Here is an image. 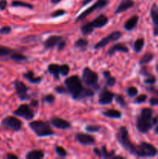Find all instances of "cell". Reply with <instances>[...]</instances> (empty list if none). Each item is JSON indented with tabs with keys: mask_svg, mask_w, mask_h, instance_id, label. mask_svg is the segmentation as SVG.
Returning a JSON list of instances; mask_svg holds the SVG:
<instances>
[{
	"mask_svg": "<svg viewBox=\"0 0 158 159\" xmlns=\"http://www.w3.org/2000/svg\"><path fill=\"white\" fill-rule=\"evenodd\" d=\"M156 71H158V65L156 66Z\"/></svg>",
	"mask_w": 158,
	"mask_h": 159,
	"instance_id": "55",
	"label": "cell"
},
{
	"mask_svg": "<svg viewBox=\"0 0 158 159\" xmlns=\"http://www.w3.org/2000/svg\"><path fill=\"white\" fill-rule=\"evenodd\" d=\"M60 1H61V0H51L52 3H54V4H57V3L60 2Z\"/></svg>",
	"mask_w": 158,
	"mask_h": 159,
	"instance_id": "53",
	"label": "cell"
},
{
	"mask_svg": "<svg viewBox=\"0 0 158 159\" xmlns=\"http://www.w3.org/2000/svg\"><path fill=\"white\" fill-rule=\"evenodd\" d=\"M102 115L106 117L110 118H116V119H119L122 116V113L121 112L118 111L116 110H108L106 111H104L102 113Z\"/></svg>",
	"mask_w": 158,
	"mask_h": 159,
	"instance_id": "24",
	"label": "cell"
},
{
	"mask_svg": "<svg viewBox=\"0 0 158 159\" xmlns=\"http://www.w3.org/2000/svg\"><path fill=\"white\" fill-rule=\"evenodd\" d=\"M85 130L88 132H90V133H94V132L99 131L100 127L94 125H88L87 126V127H85Z\"/></svg>",
	"mask_w": 158,
	"mask_h": 159,
	"instance_id": "39",
	"label": "cell"
},
{
	"mask_svg": "<svg viewBox=\"0 0 158 159\" xmlns=\"http://www.w3.org/2000/svg\"><path fill=\"white\" fill-rule=\"evenodd\" d=\"M14 51H15L14 50L7 48V47L0 46V57H5V56L10 55Z\"/></svg>",
	"mask_w": 158,
	"mask_h": 159,
	"instance_id": "33",
	"label": "cell"
},
{
	"mask_svg": "<svg viewBox=\"0 0 158 159\" xmlns=\"http://www.w3.org/2000/svg\"><path fill=\"white\" fill-rule=\"evenodd\" d=\"M10 58L12 60L15 61H23L26 60V56H24L22 54H20V53L15 52V51L10 54Z\"/></svg>",
	"mask_w": 158,
	"mask_h": 159,
	"instance_id": "30",
	"label": "cell"
},
{
	"mask_svg": "<svg viewBox=\"0 0 158 159\" xmlns=\"http://www.w3.org/2000/svg\"><path fill=\"white\" fill-rule=\"evenodd\" d=\"M55 152L57 155H59L61 158H64L67 156V152L65 151V149L64 148H62L61 146H57L55 148Z\"/></svg>",
	"mask_w": 158,
	"mask_h": 159,
	"instance_id": "35",
	"label": "cell"
},
{
	"mask_svg": "<svg viewBox=\"0 0 158 159\" xmlns=\"http://www.w3.org/2000/svg\"><path fill=\"white\" fill-rule=\"evenodd\" d=\"M55 92L59 94H64V93H66L68 92V89L63 86H57L55 88Z\"/></svg>",
	"mask_w": 158,
	"mask_h": 159,
	"instance_id": "44",
	"label": "cell"
},
{
	"mask_svg": "<svg viewBox=\"0 0 158 159\" xmlns=\"http://www.w3.org/2000/svg\"><path fill=\"white\" fill-rule=\"evenodd\" d=\"M65 13H66V12H65L64 9H57L56 12H53V13L51 14V16H52V17H58L64 15Z\"/></svg>",
	"mask_w": 158,
	"mask_h": 159,
	"instance_id": "43",
	"label": "cell"
},
{
	"mask_svg": "<svg viewBox=\"0 0 158 159\" xmlns=\"http://www.w3.org/2000/svg\"><path fill=\"white\" fill-rule=\"evenodd\" d=\"M147 90H148L150 93H153V94H155L156 96H157L158 97V89H156L153 88V87H150V88H147Z\"/></svg>",
	"mask_w": 158,
	"mask_h": 159,
	"instance_id": "47",
	"label": "cell"
},
{
	"mask_svg": "<svg viewBox=\"0 0 158 159\" xmlns=\"http://www.w3.org/2000/svg\"><path fill=\"white\" fill-rule=\"evenodd\" d=\"M1 126L6 130H12V131H19L22 128L21 120L13 116H8L2 120Z\"/></svg>",
	"mask_w": 158,
	"mask_h": 159,
	"instance_id": "6",
	"label": "cell"
},
{
	"mask_svg": "<svg viewBox=\"0 0 158 159\" xmlns=\"http://www.w3.org/2000/svg\"><path fill=\"white\" fill-rule=\"evenodd\" d=\"M44 157V153L43 151L34 150L28 152L26 155V158L27 159H41Z\"/></svg>",
	"mask_w": 158,
	"mask_h": 159,
	"instance_id": "22",
	"label": "cell"
},
{
	"mask_svg": "<svg viewBox=\"0 0 158 159\" xmlns=\"http://www.w3.org/2000/svg\"><path fill=\"white\" fill-rule=\"evenodd\" d=\"M15 93L20 100H26L28 99V88L23 82L20 80H15L14 82Z\"/></svg>",
	"mask_w": 158,
	"mask_h": 159,
	"instance_id": "11",
	"label": "cell"
},
{
	"mask_svg": "<svg viewBox=\"0 0 158 159\" xmlns=\"http://www.w3.org/2000/svg\"><path fill=\"white\" fill-rule=\"evenodd\" d=\"M115 97V94L108 91L106 89H104L99 94V102L101 105H108L112 102Z\"/></svg>",
	"mask_w": 158,
	"mask_h": 159,
	"instance_id": "12",
	"label": "cell"
},
{
	"mask_svg": "<svg viewBox=\"0 0 158 159\" xmlns=\"http://www.w3.org/2000/svg\"><path fill=\"white\" fill-rule=\"evenodd\" d=\"M29 127L38 137H48L54 134V130L51 129L49 123L45 121L37 120L29 123Z\"/></svg>",
	"mask_w": 158,
	"mask_h": 159,
	"instance_id": "3",
	"label": "cell"
},
{
	"mask_svg": "<svg viewBox=\"0 0 158 159\" xmlns=\"http://www.w3.org/2000/svg\"><path fill=\"white\" fill-rule=\"evenodd\" d=\"M154 126L153 122V110L150 108H143L136 120V128L143 134L148 133Z\"/></svg>",
	"mask_w": 158,
	"mask_h": 159,
	"instance_id": "2",
	"label": "cell"
},
{
	"mask_svg": "<svg viewBox=\"0 0 158 159\" xmlns=\"http://www.w3.org/2000/svg\"><path fill=\"white\" fill-rule=\"evenodd\" d=\"M108 0H98V1L93 5V6H91V7L87 9L85 12H82L81 15H79V16H77V20H76V22H78L80 21V20H84V19L86 18L89 14H91V12L97 10V9H102V8L105 7V6L108 5Z\"/></svg>",
	"mask_w": 158,
	"mask_h": 159,
	"instance_id": "8",
	"label": "cell"
},
{
	"mask_svg": "<svg viewBox=\"0 0 158 159\" xmlns=\"http://www.w3.org/2000/svg\"><path fill=\"white\" fill-rule=\"evenodd\" d=\"M91 1H92V0H85V1L83 2V6H85V5L88 4V3H89L90 2H91Z\"/></svg>",
	"mask_w": 158,
	"mask_h": 159,
	"instance_id": "52",
	"label": "cell"
},
{
	"mask_svg": "<svg viewBox=\"0 0 158 159\" xmlns=\"http://www.w3.org/2000/svg\"><path fill=\"white\" fill-rule=\"evenodd\" d=\"M13 113L15 116L24 118L26 120H32L34 117V112L26 104H22V105H20L13 112Z\"/></svg>",
	"mask_w": 158,
	"mask_h": 159,
	"instance_id": "10",
	"label": "cell"
},
{
	"mask_svg": "<svg viewBox=\"0 0 158 159\" xmlns=\"http://www.w3.org/2000/svg\"><path fill=\"white\" fill-rule=\"evenodd\" d=\"M116 102L122 108H126L127 105H126V102H125V99L121 95H116Z\"/></svg>",
	"mask_w": 158,
	"mask_h": 159,
	"instance_id": "34",
	"label": "cell"
},
{
	"mask_svg": "<svg viewBox=\"0 0 158 159\" xmlns=\"http://www.w3.org/2000/svg\"><path fill=\"white\" fill-rule=\"evenodd\" d=\"M147 99V95H140L138 97L136 98L135 99V102L136 103H143V102H145Z\"/></svg>",
	"mask_w": 158,
	"mask_h": 159,
	"instance_id": "42",
	"label": "cell"
},
{
	"mask_svg": "<svg viewBox=\"0 0 158 159\" xmlns=\"http://www.w3.org/2000/svg\"><path fill=\"white\" fill-rule=\"evenodd\" d=\"M88 40L83 38H80L78 39V40H76L75 43H74V46H75V48H80V49L85 50V48H86V47L88 46Z\"/></svg>",
	"mask_w": 158,
	"mask_h": 159,
	"instance_id": "29",
	"label": "cell"
},
{
	"mask_svg": "<svg viewBox=\"0 0 158 159\" xmlns=\"http://www.w3.org/2000/svg\"><path fill=\"white\" fill-rule=\"evenodd\" d=\"M43 102H47V103H53V102H54V100H55V98H54V96H53L52 94H49V95H46V96H45L44 97H43Z\"/></svg>",
	"mask_w": 158,
	"mask_h": 159,
	"instance_id": "40",
	"label": "cell"
},
{
	"mask_svg": "<svg viewBox=\"0 0 158 159\" xmlns=\"http://www.w3.org/2000/svg\"><path fill=\"white\" fill-rule=\"evenodd\" d=\"M60 66L57 64H50L48 66L47 69L49 72L51 73L56 79H58L59 75H60Z\"/></svg>",
	"mask_w": 158,
	"mask_h": 159,
	"instance_id": "23",
	"label": "cell"
},
{
	"mask_svg": "<svg viewBox=\"0 0 158 159\" xmlns=\"http://www.w3.org/2000/svg\"><path fill=\"white\" fill-rule=\"evenodd\" d=\"M75 138L76 140L83 145H92L95 141L94 138L91 135L85 134H77Z\"/></svg>",
	"mask_w": 158,
	"mask_h": 159,
	"instance_id": "14",
	"label": "cell"
},
{
	"mask_svg": "<svg viewBox=\"0 0 158 159\" xmlns=\"http://www.w3.org/2000/svg\"><path fill=\"white\" fill-rule=\"evenodd\" d=\"M94 153L96 155L99 157V158H102V153H101V151L98 148H94Z\"/></svg>",
	"mask_w": 158,
	"mask_h": 159,
	"instance_id": "50",
	"label": "cell"
},
{
	"mask_svg": "<svg viewBox=\"0 0 158 159\" xmlns=\"http://www.w3.org/2000/svg\"><path fill=\"white\" fill-rule=\"evenodd\" d=\"M30 105L33 106V107H38V102H37V100H33V101H31Z\"/></svg>",
	"mask_w": 158,
	"mask_h": 159,
	"instance_id": "51",
	"label": "cell"
},
{
	"mask_svg": "<svg viewBox=\"0 0 158 159\" xmlns=\"http://www.w3.org/2000/svg\"><path fill=\"white\" fill-rule=\"evenodd\" d=\"M143 46H144V40L143 38H139L134 42V44H133V50H134L135 52L139 53L141 51H142Z\"/></svg>",
	"mask_w": 158,
	"mask_h": 159,
	"instance_id": "28",
	"label": "cell"
},
{
	"mask_svg": "<svg viewBox=\"0 0 158 159\" xmlns=\"http://www.w3.org/2000/svg\"><path fill=\"white\" fill-rule=\"evenodd\" d=\"M61 40L62 37L60 36H51L45 40L43 43V46H44L45 49H50L58 44L61 41Z\"/></svg>",
	"mask_w": 158,
	"mask_h": 159,
	"instance_id": "16",
	"label": "cell"
},
{
	"mask_svg": "<svg viewBox=\"0 0 158 159\" xmlns=\"http://www.w3.org/2000/svg\"><path fill=\"white\" fill-rule=\"evenodd\" d=\"M150 104L151 106H158V98L152 97L150 99Z\"/></svg>",
	"mask_w": 158,
	"mask_h": 159,
	"instance_id": "46",
	"label": "cell"
},
{
	"mask_svg": "<svg viewBox=\"0 0 158 159\" xmlns=\"http://www.w3.org/2000/svg\"><path fill=\"white\" fill-rule=\"evenodd\" d=\"M133 6H134V2H133V0H122L120 2V4L118 6V7L116 8V11H115V13L119 14L122 12H125V10H127L128 9H130Z\"/></svg>",
	"mask_w": 158,
	"mask_h": 159,
	"instance_id": "17",
	"label": "cell"
},
{
	"mask_svg": "<svg viewBox=\"0 0 158 159\" xmlns=\"http://www.w3.org/2000/svg\"><path fill=\"white\" fill-rule=\"evenodd\" d=\"M126 93H127V95H128L129 97H134V96H136V95H137L138 89L136 88V87H133V86L129 87V88L127 89Z\"/></svg>",
	"mask_w": 158,
	"mask_h": 159,
	"instance_id": "37",
	"label": "cell"
},
{
	"mask_svg": "<svg viewBox=\"0 0 158 159\" xmlns=\"http://www.w3.org/2000/svg\"><path fill=\"white\" fill-rule=\"evenodd\" d=\"M65 45H66V43H65L64 41H60V43H58V51H60V50L63 49L65 47Z\"/></svg>",
	"mask_w": 158,
	"mask_h": 159,
	"instance_id": "49",
	"label": "cell"
},
{
	"mask_svg": "<svg viewBox=\"0 0 158 159\" xmlns=\"http://www.w3.org/2000/svg\"><path fill=\"white\" fill-rule=\"evenodd\" d=\"M103 75L105 77V81H106V84L108 86H113L116 84V80L114 77L111 75V73L108 71H105L103 72Z\"/></svg>",
	"mask_w": 158,
	"mask_h": 159,
	"instance_id": "25",
	"label": "cell"
},
{
	"mask_svg": "<svg viewBox=\"0 0 158 159\" xmlns=\"http://www.w3.org/2000/svg\"><path fill=\"white\" fill-rule=\"evenodd\" d=\"M50 123L54 127H55L57 129H68L71 127V124L68 121L64 120L57 116H54L51 118Z\"/></svg>",
	"mask_w": 158,
	"mask_h": 159,
	"instance_id": "15",
	"label": "cell"
},
{
	"mask_svg": "<svg viewBox=\"0 0 158 159\" xmlns=\"http://www.w3.org/2000/svg\"><path fill=\"white\" fill-rule=\"evenodd\" d=\"M82 80L84 83L88 86H97L99 76L94 71L89 68L88 67L84 68L82 72Z\"/></svg>",
	"mask_w": 158,
	"mask_h": 159,
	"instance_id": "7",
	"label": "cell"
},
{
	"mask_svg": "<svg viewBox=\"0 0 158 159\" xmlns=\"http://www.w3.org/2000/svg\"><path fill=\"white\" fill-rule=\"evenodd\" d=\"M116 138L119 144H121L124 149L129 152L132 155H135L136 145L133 144L131 142L129 138V133L125 127H120L117 134H116Z\"/></svg>",
	"mask_w": 158,
	"mask_h": 159,
	"instance_id": "4",
	"label": "cell"
},
{
	"mask_svg": "<svg viewBox=\"0 0 158 159\" xmlns=\"http://www.w3.org/2000/svg\"><path fill=\"white\" fill-rule=\"evenodd\" d=\"M157 154V149L151 144L147 142H141L140 144L136 145L135 155L140 158H153Z\"/></svg>",
	"mask_w": 158,
	"mask_h": 159,
	"instance_id": "5",
	"label": "cell"
},
{
	"mask_svg": "<svg viewBox=\"0 0 158 159\" xmlns=\"http://www.w3.org/2000/svg\"><path fill=\"white\" fill-rule=\"evenodd\" d=\"M154 57V55L151 53H146L143 56L140 58L139 60V65H146V64L150 63V61H152V60Z\"/></svg>",
	"mask_w": 158,
	"mask_h": 159,
	"instance_id": "27",
	"label": "cell"
},
{
	"mask_svg": "<svg viewBox=\"0 0 158 159\" xmlns=\"http://www.w3.org/2000/svg\"><path fill=\"white\" fill-rule=\"evenodd\" d=\"M108 19L105 15H100L97 18L94 19L92 22H91V25L94 28H102L108 23Z\"/></svg>",
	"mask_w": 158,
	"mask_h": 159,
	"instance_id": "18",
	"label": "cell"
},
{
	"mask_svg": "<svg viewBox=\"0 0 158 159\" xmlns=\"http://www.w3.org/2000/svg\"><path fill=\"white\" fill-rule=\"evenodd\" d=\"M139 20V17L138 16H133L130 19H129L126 21V23L124 25V28L126 30H132L135 26H136Z\"/></svg>",
	"mask_w": 158,
	"mask_h": 159,
	"instance_id": "20",
	"label": "cell"
},
{
	"mask_svg": "<svg viewBox=\"0 0 158 159\" xmlns=\"http://www.w3.org/2000/svg\"><path fill=\"white\" fill-rule=\"evenodd\" d=\"M64 84L68 92L74 99H82L85 98L92 97L94 94L92 90L85 88L82 85L81 81L77 75H73L68 78L64 81Z\"/></svg>",
	"mask_w": 158,
	"mask_h": 159,
	"instance_id": "1",
	"label": "cell"
},
{
	"mask_svg": "<svg viewBox=\"0 0 158 159\" xmlns=\"http://www.w3.org/2000/svg\"><path fill=\"white\" fill-rule=\"evenodd\" d=\"M144 83L149 85H153V84L156 83V78H155V76L152 75H151L148 76V77L144 80Z\"/></svg>",
	"mask_w": 158,
	"mask_h": 159,
	"instance_id": "38",
	"label": "cell"
},
{
	"mask_svg": "<svg viewBox=\"0 0 158 159\" xmlns=\"http://www.w3.org/2000/svg\"><path fill=\"white\" fill-rule=\"evenodd\" d=\"M156 119H157V120H158V116H156Z\"/></svg>",
	"mask_w": 158,
	"mask_h": 159,
	"instance_id": "56",
	"label": "cell"
},
{
	"mask_svg": "<svg viewBox=\"0 0 158 159\" xmlns=\"http://www.w3.org/2000/svg\"><path fill=\"white\" fill-rule=\"evenodd\" d=\"M12 6H14V7H25L28 8V9H33V6L29 4V3L21 1H13L12 2Z\"/></svg>",
	"mask_w": 158,
	"mask_h": 159,
	"instance_id": "32",
	"label": "cell"
},
{
	"mask_svg": "<svg viewBox=\"0 0 158 159\" xmlns=\"http://www.w3.org/2000/svg\"><path fill=\"white\" fill-rule=\"evenodd\" d=\"M23 77L27 79L30 83L33 84H39L42 80L41 77H35L32 71H29L25 73V74H23Z\"/></svg>",
	"mask_w": 158,
	"mask_h": 159,
	"instance_id": "21",
	"label": "cell"
},
{
	"mask_svg": "<svg viewBox=\"0 0 158 159\" xmlns=\"http://www.w3.org/2000/svg\"><path fill=\"white\" fill-rule=\"evenodd\" d=\"M101 153H102V158H115V152H114V151H112L111 152H108L105 146H103V147H102V151H101Z\"/></svg>",
	"mask_w": 158,
	"mask_h": 159,
	"instance_id": "31",
	"label": "cell"
},
{
	"mask_svg": "<svg viewBox=\"0 0 158 159\" xmlns=\"http://www.w3.org/2000/svg\"><path fill=\"white\" fill-rule=\"evenodd\" d=\"M6 158L8 159H18V157L16 156V155H13V154H11V153H9L6 155Z\"/></svg>",
	"mask_w": 158,
	"mask_h": 159,
	"instance_id": "48",
	"label": "cell"
},
{
	"mask_svg": "<svg viewBox=\"0 0 158 159\" xmlns=\"http://www.w3.org/2000/svg\"><path fill=\"white\" fill-rule=\"evenodd\" d=\"M120 51L122 53H128L129 49L125 45L122 44V43H116V44L113 45L111 48L108 51V55L112 56L115 54L116 52Z\"/></svg>",
	"mask_w": 158,
	"mask_h": 159,
	"instance_id": "19",
	"label": "cell"
},
{
	"mask_svg": "<svg viewBox=\"0 0 158 159\" xmlns=\"http://www.w3.org/2000/svg\"><path fill=\"white\" fill-rule=\"evenodd\" d=\"M154 131H155V133L156 134H158V125L156 127V128H155Z\"/></svg>",
	"mask_w": 158,
	"mask_h": 159,
	"instance_id": "54",
	"label": "cell"
},
{
	"mask_svg": "<svg viewBox=\"0 0 158 159\" xmlns=\"http://www.w3.org/2000/svg\"><path fill=\"white\" fill-rule=\"evenodd\" d=\"M70 72V67L68 65H60V73L63 76H66L68 75V73Z\"/></svg>",
	"mask_w": 158,
	"mask_h": 159,
	"instance_id": "36",
	"label": "cell"
},
{
	"mask_svg": "<svg viewBox=\"0 0 158 159\" xmlns=\"http://www.w3.org/2000/svg\"><path fill=\"white\" fill-rule=\"evenodd\" d=\"M7 0H0V10H4L7 7Z\"/></svg>",
	"mask_w": 158,
	"mask_h": 159,
	"instance_id": "45",
	"label": "cell"
},
{
	"mask_svg": "<svg viewBox=\"0 0 158 159\" xmlns=\"http://www.w3.org/2000/svg\"><path fill=\"white\" fill-rule=\"evenodd\" d=\"M93 30H94V27H93L92 25H91V22L87 23V24L83 25V26L81 27V31L82 34L85 36L89 35L90 34H91V33L93 32Z\"/></svg>",
	"mask_w": 158,
	"mask_h": 159,
	"instance_id": "26",
	"label": "cell"
},
{
	"mask_svg": "<svg viewBox=\"0 0 158 159\" xmlns=\"http://www.w3.org/2000/svg\"><path fill=\"white\" fill-rule=\"evenodd\" d=\"M121 36H122V34H121L120 31H114V32L108 34L107 37L102 38L99 43H97L95 45H94V48L97 50V49H100V48H104V47H105L107 44L111 43V42L116 41V40H119V39L121 37Z\"/></svg>",
	"mask_w": 158,
	"mask_h": 159,
	"instance_id": "9",
	"label": "cell"
},
{
	"mask_svg": "<svg viewBox=\"0 0 158 159\" xmlns=\"http://www.w3.org/2000/svg\"><path fill=\"white\" fill-rule=\"evenodd\" d=\"M11 30H12V29H11L10 26H3L0 29V34L1 35H7V34H10Z\"/></svg>",
	"mask_w": 158,
	"mask_h": 159,
	"instance_id": "41",
	"label": "cell"
},
{
	"mask_svg": "<svg viewBox=\"0 0 158 159\" xmlns=\"http://www.w3.org/2000/svg\"><path fill=\"white\" fill-rule=\"evenodd\" d=\"M150 17L153 24V35L158 37V6L153 4L150 9Z\"/></svg>",
	"mask_w": 158,
	"mask_h": 159,
	"instance_id": "13",
	"label": "cell"
}]
</instances>
